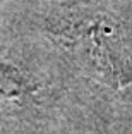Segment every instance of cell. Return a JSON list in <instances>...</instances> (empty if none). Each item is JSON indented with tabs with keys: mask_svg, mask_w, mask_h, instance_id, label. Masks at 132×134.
<instances>
[{
	"mask_svg": "<svg viewBox=\"0 0 132 134\" xmlns=\"http://www.w3.org/2000/svg\"><path fill=\"white\" fill-rule=\"evenodd\" d=\"M93 60L106 77L115 84H127L132 81V57L127 55L124 45L115 41L110 31H98L91 35Z\"/></svg>",
	"mask_w": 132,
	"mask_h": 134,
	"instance_id": "obj_1",
	"label": "cell"
}]
</instances>
